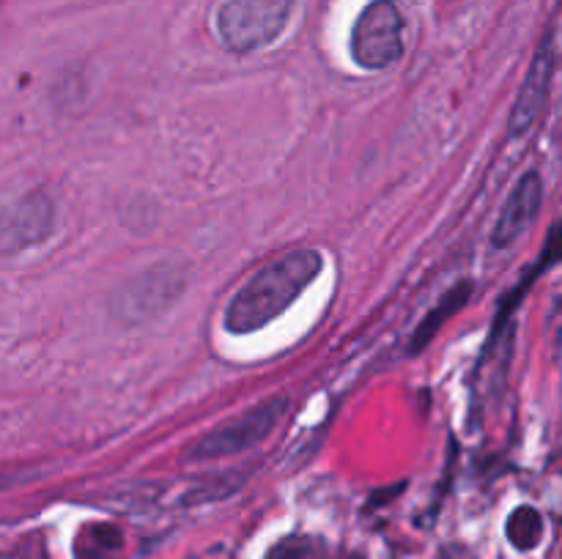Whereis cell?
Masks as SVG:
<instances>
[{"mask_svg": "<svg viewBox=\"0 0 562 559\" xmlns=\"http://www.w3.org/2000/svg\"><path fill=\"white\" fill-rule=\"evenodd\" d=\"M187 288V269L176 261H159L121 283L110 296V316L124 327H140L162 316Z\"/></svg>", "mask_w": 562, "mask_h": 559, "instance_id": "7a4b0ae2", "label": "cell"}, {"mask_svg": "<svg viewBox=\"0 0 562 559\" xmlns=\"http://www.w3.org/2000/svg\"><path fill=\"white\" fill-rule=\"evenodd\" d=\"M344 559H368V557L360 551H349V554H344Z\"/></svg>", "mask_w": 562, "mask_h": 559, "instance_id": "4fadbf2b", "label": "cell"}, {"mask_svg": "<svg viewBox=\"0 0 562 559\" xmlns=\"http://www.w3.org/2000/svg\"><path fill=\"white\" fill-rule=\"evenodd\" d=\"M294 0H225L214 16L220 44L231 53H256L278 42Z\"/></svg>", "mask_w": 562, "mask_h": 559, "instance_id": "3957f363", "label": "cell"}, {"mask_svg": "<svg viewBox=\"0 0 562 559\" xmlns=\"http://www.w3.org/2000/svg\"><path fill=\"white\" fill-rule=\"evenodd\" d=\"M541 203L543 181L536 170H530V173L521 175V181L514 186L508 203H505L503 214H499L497 228H494V244L510 247L514 241H519L530 230V225L536 223Z\"/></svg>", "mask_w": 562, "mask_h": 559, "instance_id": "ba28073f", "label": "cell"}, {"mask_svg": "<svg viewBox=\"0 0 562 559\" xmlns=\"http://www.w3.org/2000/svg\"><path fill=\"white\" fill-rule=\"evenodd\" d=\"M124 548V535L113 524H93L77 535L75 559H113Z\"/></svg>", "mask_w": 562, "mask_h": 559, "instance_id": "8fae6325", "label": "cell"}, {"mask_svg": "<svg viewBox=\"0 0 562 559\" xmlns=\"http://www.w3.org/2000/svg\"><path fill=\"white\" fill-rule=\"evenodd\" d=\"M552 69H554L552 38H543L536 58H532L530 69H527L525 82H521L514 110H510V121H508L510 137L527 135V132L532 129V124L538 121L543 104H547L549 85H552Z\"/></svg>", "mask_w": 562, "mask_h": 559, "instance_id": "52a82bcc", "label": "cell"}, {"mask_svg": "<svg viewBox=\"0 0 562 559\" xmlns=\"http://www.w3.org/2000/svg\"><path fill=\"white\" fill-rule=\"evenodd\" d=\"M543 532H547L543 515L532 504H521L505 521V537H508V543L519 554L536 551L543 540Z\"/></svg>", "mask_w": 562, "mask_h": 559, "instance_id": "30bf717a", "label": "cell"}, {"mask_svg": "<svg viewBox=\"0 0 562 559\" xmlns=\"http://www.w3.org/2000/svg\"><path fill=\"white\" fill-rule=\"evenodd\" d=\"M324 269V258L318 250H294L267 263L261 272L252 274L234 294L225 310V329L234 334H250L283 316L307 285Z\"/></svg>", "mask_w": 562, "mask_h": 559, "instance_id": "6da1fadb", "label": "cell"}, {"mask_svg": "<svg viewBox=\"0 0 562 559\" xmlns=\"http://www.w3.org/2000/svg\"><path fill=\"white\" fill-rule=\"evenodd\" d=\"M55 206L44 192H27L0 208V255H20L53 236Z\"/></svg>", "mask_w": 562, "mask_h": 559, "instance_id": "8992f818", "label": "cell"}, {"mask_svg": "<svg viewBox=\"0 0 562 559\" xmlns=\"http://www.w3.org/2000/svg\"><path fill=\"white\" fill-rule=\"evenodd\" d=\"M351 58L368 71H382L404 55V16L393 0H371L351 27Z\"/></svg>", "mask_w": 562, "mask_h": 559, "instance_id": "277c9868", "label": "cell"}, {"mask_svg": "<svg viewBox=\"0 0 562 559\" xmlns=\"http://www.w3.org/2000/svg\"><path fill=\"white\" fill-rule=\"evenodd\" d=\"M285 398H272L263 400V403L252 406L245 414L234 417V420L223 422L220 427L209 431L206 436L198 438L190 447L187 458L190 460H212V458H225V455H239L245 449L256 447L263 438L272 433V427L278 425L280 417L285 414Z\"/></svg>", "mask_w": 562, "mask_h": 559, "instance_id": "5b68a950", "label": "cell"}, {"mask_svg": "<svg viewBox=\"0 0 562 559\" xmlns=\"http://www.w3.org/2000/svg\"><path fill=\"white\" fill-rule=\"evenodd\" d=\"M263 559H344V554L333 551V546L324 537L289 535L274 543Z\"/></svg>", "mask_w": 562, "mask_h": 559, "instance_id": "7c38bea8", "label": "cell"}, {"mask_svg": "<svg viewBox=\"0 0 562 559\" xmlns=\"http://www.w3.org/2000/svg\"><path fill=\"white\" fill-rule=\"evenodd\" d=\"M470 294H472V283H459L456 288H450L448 294L437 301V307H434V310L423 318V323L417 327L415 338H412V349H409L412 354H417V351L426 349V343L439 332V327H442V323L448 321L453 312H459L461 307L467 305Z\"/></svg>", "mask_w": 562, "mask_h": 559, "instance_id": "9c48e42d", "label": "cell"}]
</instances>
